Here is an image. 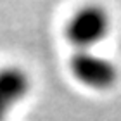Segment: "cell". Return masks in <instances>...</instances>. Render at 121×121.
I'll return each mask as SVG.
<instances>
[{"mask_svg": "<svg viewBox=\"0 0 121 121\" xmlns=\"http://www.w3.org/2000/svg\"><path fill=\"white\" fill-rule=\"evenodd\" d=\"M109 30L111 19L106 10L97 5H86L73 14L66 33L78 50H93L109 35Z\"/></svg>", "mask_w": 121, "mask_h": 121, "instance_id": "obj_1", "label": "cell"}, {"mask_svg": "<svg viewBox=\"0 0 121 121\" xmlns=\"http://www.w3.org/2000/svg\"><path fill=\"white\" fill-rule=\"evenodd\" d=\"M69 69L81 85L93 90L112 88L119 76L118 66L95 50H76L69 60Z\"/></svg>", "mask_w": 121, "mask_h": 121, "instance_id": "obj_2", "label": "cell"}, {"mask_svg": "<svg viewBox=\"0 0 121 121\" xmlns=\"http://www.w3.org/2000/svg\"><path fill=\"white\" fill-rule=\"evenodd\" d=\"M30 76L24 69L7 66L0 68V121H7L12 109L28 95Z\"/></svg>", "mask_w": 121, "mask_h": 121, "instance_id": "obj_3", "label": "cell"}]
</instances>
